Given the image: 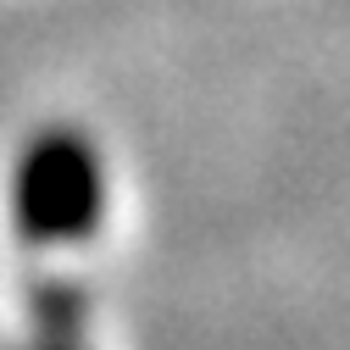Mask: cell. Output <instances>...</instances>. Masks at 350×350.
Instances as JSON below:
<instances>
[{"mask_svg":"<svg viewBox=\"0 0 350 350\" xmlns=\"http://www.w3.org/2000/svg\"><path fill=\"white\" fill-rule=\"evenodd\" d=\"M28 350H83V295L72 284H45L39 289Z\"/></svg>","mask_w":350,"mask_h":350,"instance_id":"obj_2","label":"cell"},{"mask_svg":"<svg viewBox=\"0 0 350 350\" xmlns=\"http://www.w3.org/2000/svg\"><path fill=\"white\" fill-rule=\"evenodd\" d=\"M106 217V172L72 128L33 134L12 167V228L28 245H83Z\"/></svg>","mask_w":350,"mask_h":350,"instance_id":"obj_1","label":"cell"}]
</instances>
